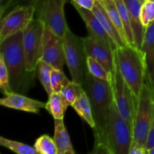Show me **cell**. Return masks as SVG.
I'll use <instances>...</instances> for the list:
<instances>
[{
	"instance_id": "cell-23",
	"label": "cell",
	"mask_w": 154,
	"mask_h": 154,
	"mask_svg": "<svg viewBox=\"0 0 154 154\" xmlns=\"http://www.w3.org/2000/svg\"><path fill=\"white\" fill-rule=\"evenodd\" d=\"M52 69L53 67L51 65L47 63L46 62L42 60L39 61L37 66L38 78L40 80L41 84H42L48 96L52 94L53 93L51 81V75Z\"/></svg>"
},
{
	"instance_id": "cell-22",
	"label": "cell",
	"mask_w": 154,
	"mask_h": 154,
	"mask_svg": "<svg viewBox=\"0 0 154 154\" xmlns=\"http://www.w3.org/2000/svg\"><path fill=\"white\" fill-rule=\"evenodd\" d=\"M114 1H115L116 5H117V9H118L119 13H120V18H121L123 26H124V29L125 32H126V38H127L129 45L130 46L135 48L133 38V34H132V27H131L129 11H128L126 4H125L124 0H114Z\"/></svg>"
},
{
	"instance_id": "cell-24",
	"label": "cell",
	"mask_w": 154,
	"mask_h": 154,
	"mask_svg": "<svg viewBox=\"0 0 154 154\" xmlns=\"http://www.w3.org/2000/svg\"><path fill=\"white\" fill-rule=\"evenodd\" d=\"M33 147L38 154H57V145L54 138L48 135H42L37 138Z\"/></svg>"
},
{
	"instance_id": "cell-32",
	"label": "cell",
	"mask_w": 154,
	"mask_h": 154,
	"mask_svg": "<svg viewBox=\"0 0 154 154\" xmlns=\"http://www.w3.org/2000/svg\"><path fill=\"white\" fill-rule=\"evenodd\" d=\"M129 154H147L145 146L140 143L132 141L129 148Z\"/></svg>"
},
{
	"instance_id": "cell-36",
	"label": "cell",
	"mask_w": 154,
	"mask_h": 154,
	"mask_svg": "<svg viewBox=\"0 0 154 154\" xmlns=\"http://www.w3.org/2000/svg\"><path fill=\"white\" fill-rule=\"evenodd\" d=\"M147 154H154V146L150 149H149V150H147Z\"/></svg>"
},
{
	"instance_id": "cell-15",
	"label": "cell",
	"mask_w": 154,
	"mask_h": 154,
	"mask_svg": "<svg viewBox=\"0 0 154 154\" xmlns=\"http://www.w3.org/2000/svg\"><path fill=\"white\" fill-rule=\"evenodd\" d=\"M124 2L129 11L135 46L141 51L145 31V26L141 23V10L145 0H124Z\"/></svg>"
},
{
	"instance_id": "cell-20",
	"label": "cell",
	"mask_w": 154,
	"mask_h": 154,
	"mask_svg": "<svg viewBox=\"0 0 154 154\" xmlns=\"http://www.w3.org/2000/svg\"><path fill=\"white\" fill-rule=\"evenodd\" d=\"M71 106L92 129H94L95 123L92 114L91 105L88 96L84 90Z\"/></svg>"
},
{
	"instance_id": "cell-13",
	"label": "cell",
	"mask_w": 154,
	"mask_h": 154,
	"mask_svg": "<svg viewBox=\"0 0 154 154\" xmlns=\"http://www.w3.org/2000/svg\"><path fill=\"white\" fill-rule=\"evenodd\" d=\"M84 40L87 57H90L97 60L111 75H113L114 70V51L111 48L90 35L84 38Z\"/></svg>"
},
{
	"instance_id": "cell-5",
	"label": "cell",
	"mask_w": 154,
	"mask_h": 154,
	"mask_svg": "<svg viewBox=\"0 0 154 154\" xmlns=\"http://www.w3.org/2000/svg\"><path fill=\"white\" fill-rule=\"evenodd\" d=\"M132 141V127L122 117L114 100L108 123V154H129Z\"/></svg>"
},
{
	"instance_id": "cell-2",
	"label": "cell",
	"mask_w": 154,
	"mask_h": 154,
	"mask_svg": "<svg viewBox=\"0 0 154 154\" xmlns=\"http://www.w3.org/2000/svg\"><path fill=\"white\" fill-rule=\"evenodd\" d=\"M23 32L20 31L0 42V54L3 56L10 77V84L14 93L23 94L31 88L36 72L27 70Z\"/></svg>"
},
{
	"instance_id": "cell-35",
	"label": "cell",
	"mask_w": 154,
	"mask_h": 154,
	"mask_svg": "<svg viewBox=\"0 0 154 154\" xmlns=\"http://www.w3.org/2000/svg\"><path fill=\"white\" fill-rule=\"evenodd\" d=\"M147 81L154 97V68L151 72H147Z\"/></svg>"
},
{
	"instance_id": "cell-28",
	"label": "cell",
	"mask_w": 154,
	"mask_h": 154,
	"mask_svg": "<svg viewBox=\"0 0 154 154\" xmlns=\"http://www.w3.org/2000/svg\"><path fill=\"white\" fill-rule=\"evenodd\" d=\"M83 91H84V88H83L82 85L72 81H70L61 90V93L65 96L71 106Z\"/></svg>"
},
{
	"instance_id": "cell-17",
	"label": "cell",
	"mask_w": 154,
	"mask_h": 154,
	"mask_svg": "<svg viewBox=\"0 0 154 154\" xmlns=\"http://www.w3.org/2000/svg\"><path fill=\"white\" fill-rule=\"evenodd\" d=\"M54 140L57 145V154L75 153L63 119H54Z\"/></svg>"
},
{
	"instance_id": "cell-37",
	"label": "cell",
	"mask_w": 154,
	"mask_h": 154,
	"mask_svg": "<svg viewBox=\"0 0 154 154\" xmlns=\"http://www.w3.org/2000/svg\"><path fill=\"white\" fill-rule=\"evenodd\" d=\"M0 1H1V3H2V2H3L6 1V0H0Z\"/></svg>"
},
{
	"instance_id": "cell-4",
	"label": "cell",
	"mask_w": 154,
	"mask_h": 154,
	"mask_svg": "<svg viewBox=\"0 0 154 154\" xmlns=\"http://www.w3.org/2000/svg\"><path fill=\"white\" fill-rule=\"evenodd\" d=\"M153 114L154 97L146 78L137 99L132 126V141L140 143L146 147Z\"/></svg>"
},
{
	"instance_id": "cell-29",
	"label": "cell",
	"mask_w": 154,
	"mask_h": 154,
	"mask_svg": "<svg viewBox=\"0 0 154 154\" xmlns=\"http://www.w3.org/2000/svg\"><path fill=\"white\" fill-rule=\"evenodd\" d=\"M0 89L5 96L14 93L11 87L10 77L3 56L0 54Z\"/></svg>"
},
{
	"instance_id": "cell-14",
	"label": "cell",
	"mask_w": 154,
	"mask_h": 154,
	"mask_svg": "<svg viewBox=\"0 0 154 154\" xmlns=\"http://www.w3.org/2000/svg\"><path fill=\"white\" fill-rule=\"evenodd\" d=\"M0 105L6 108L32 114H39L40 110L46 107L45 102L30 99L17 93H13L0 99Z\"/></svg>"
},
{
	"instance_id": "cell-21",
	"label": "cell",
	"mask_w": 154,
	"mask_h": 154,
	"mask_svg": "<svg viewBox=\"0 0 154 154\" xmlns=\"http://www.w3.org/2000/svg\"><path fill=\"white\" fill-rule=\"evenodd\" d=\"M99 1L102 3V5L104 6L108 16L110 17L111 20H112L113 23L114 24L117 29L118 30L123 43L126 45H129L127 38H126L124 26H123V22H122V20L120 18V13L118 11L115 1L114 0H99Z\"/></svg>"
},
{
	"instance_id": "cell-10",
	"label": "cell",
	"mask_w": 154,
	"mask_h": 154,
	"mask_svg": "<svg viewBox=\"0 0 154 154\" xmlns=\"http://www.w3.org/2000/svg\"><path fill=\"white\" fill-rule=\"evenodd\" d=\"M34 5L19 7L9 12L1 19L0 42L11 35L23 31L34 19Z\"/></svg>"
},
{
	"instance_id": "cell-16",
	"label": "cell",
	"mask_w": 154,
	"mask_h": 154,
	"mask_svg": "<svg viewBox=\"0 0 154 154\" xmlns=\"http://www.w3.org/2000/svg\"><path fill=\"white\" fill-rule=\"evenodd\" d=\"M92 11L98 18L99 22L101 23V24L103 26V28L105 29V31L107 32L108 35L111 37L113 42H114L117 48L126 45L123 43L118 30L117 29L114 24L113 23L112 20H111L110 17L108 16L106 10H105V8L99 0H96V1L94 6L92 9Z\"/></svg>"
},
{
	"instance_id": "cell-7",
	"label": "cell",
	"mask_w": 154,
	"mask_h": 154,
	"mask_svg": "<svg viewBox=\"0 0 154 154\" xmlns=\"http://www.w3.org/2000/svg\"><path fill=\"white\" fill-rule=\"evenodd\" d=\"M69 0H35L34 19L38 20L45 27L57 35L64 38L69 28L65 17L64 7Z\"/></svg>"
},
{
	"instance_id": "cell-1",
	"label": "cell",
	"mask_w": 154,
	"mask_h": 154,
	"mask_svg": "<svg viewBox=\"0 0 154 154\" xmlns=\"http://www.w3.org/2000/svg\"><path fill=\"white\" fill-rule=\"evenodd\" d=\"M82 87L90 99L95 123V144L92 153H108V123L114 102L111 83L95 78L87 72Z\"/></svg>"
},
{
	"instance_id": "cell-25",
	"label": "cell",
	"mask_w": 154,
	"mask_h": 154,
	"mask_svg": "<svg viewBox=\"0 0 154 154\" xmlns=\"http://www.w3.org/2000/svg\"><path fill=\"white\" fill-rule=\"evenodd\" d=\"M87 69L88 72L95 78L103 81L111 82L112 81V75L105 69V68L102 64L99 63L97 60L92 58L90 57H87Z\"/></svg>"
},
{
	"instance_id": "cell-11",
	"label": "cell",
	"mask_w": 154,
	"mask_h": 154,
	"mask_svg": "<svg viewBox=\"0 0 154 154\" xmlns=\"http://www.w3.org/2000/svg\"><path fill=\"white\" fill-rule=\"evenodd\" d=\"M42 60L53 68L63 71V66L66 63L63 38L46 27L44 32Z\"/></svg>"
},
{
	"instance_id": "cell-18",
	"label": "cell",
	"mask_w": 154,
	"mask_h": 154,
	"mask_svg": "<svg viewBox=\"0 0 154 154\" xmlns=\"http://www.w3.org/2000/svg\"><path fill=\"white\" fill-rule=\"evenodd\" d=\"M141 52L144 56L147 72L154 68V21L145 27Z\"/></svg>"
},
{
	"instance_id": "cell-31",
	"label": "cell",
	"mask_w": 154,
	"mask_h": 154,
	"mask_svg": "<svg viewBox=\"0 0 154 154\" xmlns=\"http://www.w3.org/2000/svg\"><path fill=\"white\" fill-rule=\"evenodd\" d=\"M141 20L144 26H147L154 21V1H145L141 10Z\"/></svg>"
},
{
	"instance_id": "cell-33",
	"label": "cell",
	"mask_w": 154,
	"mask_h": 154,
	"mask_svg": "<svg viewBox=\"0 0 154 154\" xmlns=\"http://www.w3.org/2000/svg\"><path fill=\"white\" fill-rule=\"evenodd\" d=\"M154 146V114L153 120H152L151 125H150V130H149L148 135L147 138V143H146V149L147 150L150 149Z\"/></svg>"
},
{
	"instance_id": "cell-26",
	"label": "cell",
	"mask_w": 154,
	"mask_h": 154,
	"mask_svg": "<svg viewBox=\"0 0 154 154\" xmlns=\"http://www.w3.org/2000/svg\"><path fill=\"white\" fill-rule=\"evenodd\" d=\"M0 145L17 154H38L34 147L0 137Z\"/></svg>"
},
{
	"instance_id": "cell-27",
	"label": "cell",
	"mask_w": 154,
	"mask_h": 154,
	"mask_svg": "<svg viewBox=\"0 0 154 154\" xmlns=\"http://www.w3.org/2000/svg\"><path fill=\"white\" fill-rule=\"evenodd\" d=\"M51 87L53 93H60L61 90L70 82L67 77L63 73V70L53 68L51 75Z\"/></svg>"
},
{
	"instance_id": "cell-6",
	"label": "cell",
	"mask_w": 154,
	"mask_h": 154,
	"mask_svg": "<svg viewBox=\"0 0 154 154\" xmlns=\"http://www.w3.org/2000/svg\"><path fill=\"white\" fill-rule=\"evenodd\" d=\"M63 42L66 63L72 81L82 85L88 72L84 38L76 35L68 28L63 38Z\"/></svg>"
},
{
	"instance_id": "cell-30",
	"label": "cell",
	"mask_w": 154,
	"mask_h": 154,
	"mask_svg": "<svg viewBox=\"0 0 154 154\" xmlns=\"http://www.w3.org/2000/svg\"><path fill=\"white\" fill-rule=\"evenodd\" d=\"M35 0H6L1 3V19L11 11L19 7L32 5Z\"/></svg>"
},
{
	"instance_id": "cell-39",
	"label": "cell",
	"mask_w": 154,
	"mask_h": 154,
	"mask_svg": "<svg viewBox=\"0 0 154 154\" xmlns=\"http://www.w3.org/2000/svg\"><path fill=\"white\" fill-rule=\"evenodd\" d=\"M152 1H154V0H152Z\"/></svg>"
},
{
	"instance_id": "cell-19",
	"label": "cell",
	"mask_w": 154,
	"mask_h": 154,
	"mask_svg": "<svg viewBox=\"0 0 154 154\" xmlns=\"http://www.w3.org/2000/svg\"><path fill=\"white\" fill-rule=\"evenodd\" d=\"M70 106L65 96L60 93H52L46 103L45 109L54 119H63L68 107Z\"/></svg>"
},
{
	"instance_id": "cell-34",
	"label": "cell",
	"mask_w": 154,
	"mask_h": 154,
	"mask_svg": "<svg viewBox=\"0 0 154 154\" xmlns=\"http://www.w3.org/2000/svg\"><path fill=\"white\" fill-rule=\"evenodd\" d=\"M71 1L72 2L75 3L81 7L92 10L96 0H71Z\"/></svg>"
},
{
	"instance_id": "cell-9",
	"label": "cell",
	"mask_w": 154,
	"mask_h": 154,
	"mask_svg": "<svg viewBox=\"0 0 154 154\" xmlns=\"http://www.w3.org/2000/svg\"><path fill=\"white\" fill-rule=\"evenodd\" d=\"M45 24L33 19L23 32V47L27 70L36 72L38 64L43 54V37Z\"/></svg>"
},
{
	"instance_id": "cell-12",
	"label": "cell",
	"mask_w": 154,
	"mask_h": 154,
	"mask_svg": "<svg viewBox=\"0 0 154 154\" xmlns=\"http://www.w3.org/2000/svg\"><path fill=\"white\" fill-rule=\"evenodd\" d=\"M72 4L85 23L89 35L111 48L114 51H116L117 49V46L111 37L108 35L92 10L81 7L75 3L72 2Z\"/></svg>"
},
{
	"instance_id": "cell-3",
	"label": "cell",
	"mask_w": 154,
	"mask_h": 154,
	"mask_svg": "<svg viewBox=\"0 0 154 154\" xmlns=\"http://www.w3.org/2000/svg\"><path fill=\"white\" fill-rule=\"evenodd\" d=\"M123 78L138 99L147 78V67L142 53L130 45L114 51Z\"/></svg>"
},
{
	"instance_id": "cell-8",
	"label": "cell",
	"mask_w": 154,
	"mask_h": 154,
	"mask_svg": "<svg viewBox=\"0 0 154 154\" xmlns=\"http://www.w3.org/2000/svg\"><path fill=\"white\" fill-rule=\"evenodd\" d=\"M112 86L114 100L122 117L129 123L132 129L137 98L123 78L117 57L114 53V70L112 75Z\"/></svg>"
},
{
	"instance_id": "cell-38",
	"label": "cell",
	"mask_w": 154,
	"mask_h": 154,
	"mask_svg": "<svg viewBox=\"0 0 154 154\" xmlns=\"http://www.w3.org/2000/svg\"><path fill=\"white\" fill-rule=\"evenodd\" d=\"M145 1H149V0H145Z\"/></svg>"
}]
</instances>
